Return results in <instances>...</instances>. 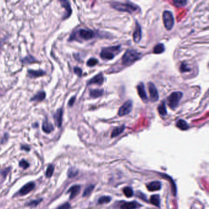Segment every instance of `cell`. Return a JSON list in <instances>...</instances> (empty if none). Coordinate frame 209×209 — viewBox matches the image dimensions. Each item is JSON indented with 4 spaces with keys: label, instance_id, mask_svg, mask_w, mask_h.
<instances>
[{
    "label": "cell",
    "instance_id": "1",
    "mask_svg": "<svg viewBox=\"0 0 209 209\" xmlns=\"http://www.w3.org/2000/svg\"><path fill=\"white\" fill-rule=\"evenodd\" d=\"M111 6L116 10L126 12L128 13H134L135 12L139 10V7L134 4L128 2V3H120V2H112L110 4Z\"/></svg>",
    "mask_w": 209,
    "mask_h": 209
},
{
    "label": "cell",
    "instance_id": "2",
    "mask_svg": "<svg viewBox=\"0 0 209 209\" xmlns=\"http://www.w3.org/2000/svg\"><path fill=\"white\" fill-rule=\"evenodd\" d=\"M140 57L141 54L139 52L133 49H128L126 51L122 57V63L125 66H130L134 63L136 61L138 60Z\"/></svg>",
    "mask_w": 209,
    "mask_h": 209
},
{
    "label": "cell",
    "instance_id": "3",
    "mask_svg": "<svg viewBox=\"0 0 209 209\" xmlns=\"http://www.w3.org/2000/svg\"><path fill=\"white\" fill-rule=\"evenodd\" d=\"M120 47V46H116L103 48L100 53V57L103 60H112L121 50Z\"/></svg>",
    "mask_w": 209,
    "mask_h": 209
},
{
    "label": "cell",
    "instance_id": "4",
    "mask_svg": "<svg viewBox=\"0 0 209 209\" xmlns=\"http://www.w3.org/2000/svg\"><path fill=\"white\" fill-rule=\"evenodd\" d=\"M182 96L183 93L180 91H175L172 93L167 98L169 106L172 109H174V108L177 107Z\"/></svg>",
    "mask_w": 209,
    "mask_h": 209
},
{
    "label": "cell",
    "instance_id": "5",
    "mask_svg": "<svg viewBox=\"0 0 209 209\" xmlns=\"http://www.w3.org/2000/svg\"><path fill=\"white\" fill-rule=\"evenodd\" d=\"M164 25L167 30H171L174 25V18L172 13L169 11H164L163 14Z\"/></svg>",
    "mask_w": 209,
    "mask_h": 209
},
{
    "label": "cell",
    "instance_id": "6",
    "mask_svg": "<svg viewBox=\"0 0 209 209\" xmlns=\"http://www.w3.org/2000/svg\"><path fill=\"white\" fill-rule=\"evenodd\" d=\"M132 108V101L131 100H128L123 104L122 106L119 108L118 114L119 116H124L129 114Z\"/></svg>",
    "mask_w": 209,
    "mask_h": 209
},
{
    "label": "cell",
    "instance_id": "7",
    "mask_svg": "<svg viewBox=\"0 0 209 209\" xmlns=\"http://www.w3.org/2000/svg\"><path fill=\"white\" fill-rule=\"evenodd\" d=\"M148 91L150 96V100L152 102H156L159 99L158 91L156 87L152 82H149L148 84Z\"/></svg>",
    "mask_w": 209,
    "mask_h": 209
},
{
    "label": "cell",
    "instance_id": "8",
    "mask_svg": "<svg viewBox=\"0 0 209 209\" xmlns=\"http://www.w3.org/2000/svg\"><path fill=\"white\" fill-rule=\"evenodd\" d=\"M78 33L79 37L84 40H90L96 36L95 32L89 29H80Z\"/></svg>",
    "mask_w": 209,
    "mask_h": 209
},
{
    "label": "cell",
    "instance_id": "9",
    "mask_svg": "<svg viewBox=\"0 0 209 209\" xmlns=\"http://www.w3.org/2000/svg\"><path fill=\"white\" fill-rule=\"evenodd\" d=\"M104 82V77L102 72H100L98 75H95V77L91 78L88 82V85H93V84H96V85H102Z\"/></svg>",
    "mask_w": 209,
    "mask_h": 209
},
{
    "label": "cell",
    "instance_id": "10",
    "mask_svg": "<svg viewBox=\"0 0 209 209\" xmlns=\"http://www.w3.org/2000/svg\"><path fill=\"white\" fill-rule=\"evenodd\" d=\"M137 90L138 95L140 96V98L142 99V101L144 102H147L148 97L146 93V89H145V86L142 82L139 83V85L137 86Z\"/></svg>",
    "mask_w": 209,
    "mask_h": 209
},
{
    "label": "cell",
    "instance_id": "11",
    "mask_svg": "<svg viewBox=\"0 0 209 209\" xmlns=\"http://www.w3.org/2000/svg\"><path fill=\"white\" fill-rule=\"evenodd\" d=\"M35 187V184L33 182H30L24 185L19 191V194L21 196H24L28 194L30 191L33 190Z\"/></svg>",
    "mask_w": 209,
    "mask_h": 209
},
{
    "label": "cell",
    "instance_id": "12",
    "mask_svg": "<svg viewBox=\"0 0 209 209\" xmlns=\"http://www.w3.org/2000/svg\"><path fill=\"white\" fill-rule=\"evenodd\" d=\"M142 38V30L141 27L138 22H136V25L134 32L133 33V39L134 41L136 43L140 42Z\"/></svg>",
    "mask_w": 209,
    "mask_h": 209
},
{
    "label": "cell",
    "instance_id": "13",
    "mask_svg": "<svg viewBox=\"0 0 209 209\" xmlns=\"http://www.w3.org/2000/svg\"><path fill=\"white\" fill-rule=\"evenodd\" d=\"M63 111L62 108H60L57 112L54 115V120L55 122L57 124V126L60 128L62 126V120H63Z\"/></svg>",
    "mask_w": 209,
    "mask_h": 209
},
{
    "label": "cell",
    "instance_id": "14",
    "mask_svg": "<svg viewBox=\"0 0 209 209\" xmlns=\"http://www.w3.org/2000/svg\"><path fill=\"white\" fill-rule=\"evenodd\" d=\"M141 207V205H140L138 202L132 201V202H126L123 203L120 208L121 209H137Z\"/></svg>",
    "mask_w": 209,
    "mask_h": 209
},
{
    "label": "cell",
    "instance_id": "15",
    "mask_svg": "<svg viewBox=\"0 0 209 209\" xmlns=\"http://www.w3.org/2000/svg\"><path fill=\"white\" fill-rule=\"evenodd\" d=\"M147 188L148 191H155L159 190L161 188V183L158 181H155L150 183L147 186Z\"/></svg>",
    "mask_w": 209,
    "mask_h": 209
},
{
    "label": "cell",
    "instance_id": "16",
    "mask_svg": "<svg viewBox=\"0 0 209 209\" xmlns=\"http://www.w3.org/2000/svg\"><path fill=\"white\" fill-rule=\"evenodd\" d=\"M60 3L62 4V6L66 9V13L65 15V17H63V19H66L69 17L72 13V9L70 3L67 1H65V0H63V1L62 0V1H60Z\"/></svg>",
    "mask_w": 209,
    "mask_h": 209
},
{
    "label": "cell",
    "instance_id": "17",
    "mask_svg": "<svg viewBox=\"0 0 209 209\" xmlns=\"http://www.w3.org/2000/svg\"><path fill=\"white\" fill-rule=\"evenodd\" d=\"M80 188H81L80 186L77 185L72 186L69 188V190H68V192H70V197H69V198H70L71 199H74L75 197H76L78 195V194L79 193L80 191Z\"/></svg>",
    "mask_w": 209,
    "mask_h": 209
},
{
    "label": "cell",
    "instance_id": "18",
    "mask_svg": "<svg viewBox=\"0 0 209 209\" xmlns=\"http://www.w3.org/2000/svg\"><path fill=\"white\" fill-rule=\"evenodd\" d=\"M54 130L53 124L49 122L47 120H45L42 124V130L46 133H50Z\"/></svg>",
    "mask_w": 209,
    "mask_h": 209
},
{
    "label": "cell",
    "instance_id": "19",
    "mask_svg": "<svg viewBox=\"0 0 209 209\" xmlns=\"http://www.w3.org/2000/svg\"><path fill=\"white\" fill-rule=\"evenodd\" d=\"M176 126L178 128H179L180 130H183V131L187 130L189 129V128H190V126H189L188 125V124L185 121V120H182V119H180L178 120L177 122Z\"/></svg>",
    "mask_w": 209,
    "mask_h": 209
},
{
    "label": "cell",
    "instance_id": "20",
    "mask_svg": "<svg viewBox=\"0 0 209 209\" xmlns=\"http://www.w3.org/2000/svg\"><path fill=\"white\" fill-rule=\"evenodd\" d=\"M124 129H125V126L124 125L120 126L115 128L112 132L111 138H115V137H116V136H119L120 134L122 133V132L124 131Z\"/></svg>",
    "mask_w": 209,
    "mask_h": 209
},
{
    "label": "cell",
    "instance_id": "21",
    "mask_svg": "<svg viewBox=\"0 0 209 209\" xmlns=\"http://www.w3.org/2000/svg\"><path fill=\"white\" fill-rule=\"evenodd\" d=\"M104 90L102 89H95L90 91V96L93 98H97L103 96Z\"/></svg>",
    "mask_w": 209,
    "mask_h": 209
},
{
    "label": "cell",
    "instance_id": "22",
    "mask_svg": "<svg viewBox=\"0 0 209 209\" xmlns=\"http://www.w3.org/2000/svg\"><path fill=\"white\" fill-rule=\"evenodd\" d=\"M46 93L44 91H40L39 93L36 95L34 96L31 98V101H42L46 98Z\"/></svg>",
    "mask_w": 209,
    "mask_h": 209
},
{
    "label": "cell",
    "instance_id": "23",
    "mask_svg": "<svg viewBox=\"0 0 209 209\" xmlns=\"http://www.w3.org/2000/svg\"><path fill=\"white\" fill-rule=\"evenodd\" d=\"M28 74L31 77H41V76L45 75L46 72L42 70H38V71L30 70V71H28Z\"/></svg>",
    "mask_w": 209,
    "mask_h": 209
},
{
    "label": "cell",
    "instance_id": "24",
    "mask_svg": "<svg viewBox=\"0 0 209 209\" xmlns=\"http://www.w3.org/2000/svg\"><path fill=\"white\" fill-rule=\"evenodd\" d=\"M158 110L159 114L162 116H165L167 115V109L166 107V103L164 101H163L158 107Z\"/></svg>",
    "mask_w": 209,
    "mask_h": 209
},
{
    "label": "cell",
    "instance_id": "25",
    "mask_svg": "<svg viewBox=\"0 0 209 209\" xmlns=\"http://www.w3.org/2000/svg\"><path fill=\"white\" fill-rule=\"evenodd\" d=\"M165 50V47L163 44H158L153 49V53L155 54H162Z\"/></svg>",
    "mask_w": 209,
    "mask_h": 209
},
{
    "label": "cell",
    "instance_id": "26",
    "mask_svg": "<svg viewBox=\"0 0 209 209\" xmlns=\"http://www.w3.org/2000/svg\"><path fill=\"white\" fill-rule=\"evenodd\" d=\"M150 202L156 207L160 206V198L159 195H153L151 196L150 199Z\"/></svg>",
    "mask_w": 209,
    "mask_h": 209
},
{
    "label": "cell",
    "instance_id": "27",
    "mask_svg": "<svg viewBox=\"0 0 209 209\" xmlns=\"http://www.w3.org/2000/svg\"><path fill=\"white\" fill-rule=\"evenodd\" d=\"M180 70L182 73H183V72L190 71L191 70V68L187 62H183L180 66Z\"/></svg>",
    "mask_w": 209,
    "mask_h": 209
},
{
    "label": "cell",
    "instance_id": "28",
    "mask_svg": "<svg viewBox=\"0 0 209 209\" xmlns=\"http://www.w3.org/2000/svg\"><path fill=\"white\" fill-rule=\"evenodd\" d=\"M123 193L127 198H131L134 194V191L130 187H125L123 189Z\"/></svg>",
    "mask_w": 209,
    "mask_h": 209
},
{
    "label": "cell",
    "instance_id": "29",
    "mask_svg": "<svg viewBox=\"0 0 209 209\" xmlns=\"http://www.w3.org/2000/svg\"><path fill=\"white\" fill-rule=\"evenodd\" d=\"M94 188H95V186L93 185H90L89 186H88L85 188V191H83V197H86V196H89L91 193V192L93 191Z\"/></svg>",
    "mask_w": 209,
    "mask_h": 209
},
{
    "label": "cell",
    "instance_id": "30",
    "mask_svg": "<svg viewBox=\"0 0 209 209\" xmlns=\"http://www.w3.org/2000/svg\"><path fill=\"white\" fill-rule=\"evenodd\" d=\"M111 200V198L109 196H104L100 198L98 200V203L99 204H107L110 202Z\"/></svg>",
    "mask_w": 209,
    "mask_h": 209
},
{
    "label": "cell",
    "instance_id": "31",
    "mask_svg": "<svg viewBox=\"0 0 209 209\" xmlns=\"http://www.w3.org/2000/svg\"><path fill=\"white\" fill-rule=\"evenodd\" d=\"M22 62L23 64H26V65H27V64H31L32 63H34L36 62V60L33 57H31V56H28V57L24 58L22 60Z\"/></svg>",
    "mask_w": 209,
    "mask_h": 209
},
{
    "label": "cell",
    "instance_id": "32",
    "mask_svg": "<svg viewBox=\"0 0 209 209\" xmlns=\"http://www.w3.org/2000/svg\"><path fill=\"white\" fill-rule=\"evenodd\" d=\"M54 166L53 165L50 164V166H48L47 170H46V175L47 177H51L52 175H53L54 172Z\"/></svg>",
    "mask_w": 209,
    "mask_h": 209
},
{
    "label": "cell",
    "instance_id": "33",
    "mask_svg": "<svg viewBox=\"0 0 209 209\" xmlns=\"http://www.w3.org/2000/svg\"><path fill=\"white\" fill-rule=\"evenodd\" d=\"M98 63V60L97 59H96L95 58H91L88 60L87 65L88 66L92 67V66H95V65H97Z\"/></svg>",
    "mask_w": 209,
    "mask_h": 209
},
{
    "label": "cell",
    "instance_id": "34",
    "mask_svg": "<svg viewBox=\"0 0 209 209\" xmlns=\"http://www.w3.org/2000/svg\"><path fill=\"white\" fill-rule=\"evenodd\" d=\"M19 166H20V167H21L23 169H27L28 167H29L30 164H29L26 161V160L22 159V160L21 161V162H20Z\"/></svg>",
    "mask_w": 209,
    "mask_h": 209
},
{
    "label": "cell",
    "instance_id": "35",
    "mask_svg": "<svg viewBox=\"0 0 209 209\" xmlns=\"http://www.w3.org/2000/svg\"><path fill=\"white\" fill-rule=\"evenodd\" d=\"M41 200H32V201L30 202L29 203H28V204L26 205V206H29V207H36V206H38V205L41 202Z\"/></svg>",
    "mask_w": 209,
    "mask_h": 209
},
{
    "label": "cell",
    "instance_id": "36",
    "mask_svg": "<svg viewBox=\"0 0 209 209\" xmlns=\"http://www.w3.org/2000/svg\"><path fill=\"white\" fill-rule=\"evenodd\" d=\"M174 5L177 7H183L185 6L187 3V1H174Z\"/></svg>",
    "mask_w": 209,
    "mask_h": 209
},
{
    "label": "cell",
    "instance_id": "37",
    "mask_svg": "<svg viewBox=\"0 0 209 209\" xmlns=\"http://www.w3.org/2000/svg\"><path fill=\"white\" fill-rule=\"evenodd\" d=\"M77 171H76L75 169H70L68 171V177L70 178L74 177V176H75L77 174Z\"/></svg>",
    "mask_w": 209,
    "mask_h": 209
},
{
    "label": "cell",
    "instance_id": "38",
    "mask_svg": "<svg viewBox=\"0 0 209 209\" xmlns=\"http://www.w3.org/2000/svg\"><path fill=\"white\" fill-rule=\"evenodd\" d=\"M74 71L75 73L77 74L79 77H81L82 75V70L79 67H74Z\"/></svg>",
    "mask_w": 209,
    "mask_h": 209
},
{
    "label": "cell",
    "instance_id": "39",
    "mask_svg": "<svg viewBox=\"0 0 209 209\" xmlns=\"http://www.w3.org/2000/svg\"><path fill=\"white\" fill-rule=\"evenodd\" d=\"M71 208V205L69 203L66 202L65 204H62V206L58 207L57 209H70Z\"/></svg>",
    "mask_w": 209,
    "mask_h": 209
},
{
    "label": "cell",
    "instance_id": "40",
    "mask_svg": "<svg viewBox=\"0 0 209 209\" xmlns=\"http://www.w3.org/2000/svg\"><path fill=\"white\" fill-rule=\"evenodd\" d=\"M138 196L139 197V198H140V199H142V200H147V197L145 196L143 193H141V192H140V193L138 194Z\"/></svg>",
    "mask_w": 209,
    "mask_h": 209
},
{
    "label": "cell",
    "instance_id": "41",
    "mask_svg": "<svg viewBox=\"0 0 209 209\" xmlns=\"http://www.w3.org/2000/svg\"><path fill=\"white\" fill-rule=\"evenodd\" d=\"M75 100V97H72V98H71V99L69 100V106H72V105H73L74 103Z\"/></svg>",
    "mask_w": 209,
    "mask_h": 209
},
{
    "label": "cell",
    "instance_id": "42",
    "mask_svg": "<svg viewBox=\"0 0 209 209\" xmlns=\"http://www.w3.org/2000/svg\"><path fill=\"white\" fill-rule=\"evenodd\" d=\"M22 150H24L29 151V150H30V147H27V146H22Z\"/></svg>",
    "mask_w": 209,
    "mask_h": 209
}]
</instances>
